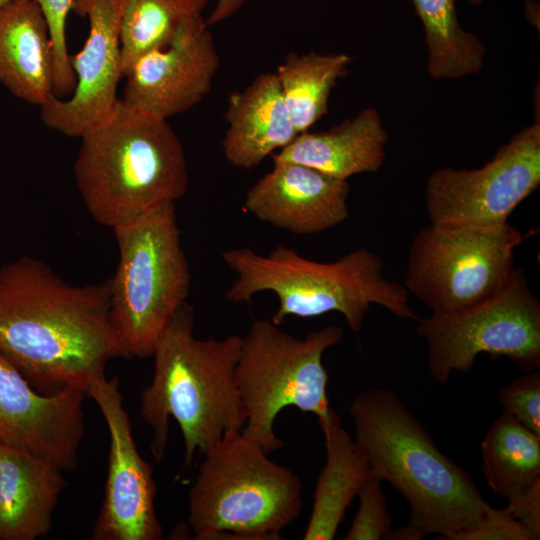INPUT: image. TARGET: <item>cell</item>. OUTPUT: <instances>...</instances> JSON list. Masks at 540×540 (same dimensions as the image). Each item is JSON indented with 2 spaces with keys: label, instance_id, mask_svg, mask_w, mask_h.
<instances>
[{
  "label": "cell",
  "instance_id": "obj_1",
  "mask_svg": "<svg viewBox=\"0 0 540 540\" xmlns=\"http://www.w3.org/2000/svg\"><path fill=\"white\" fill-rule=\"evenodd\" d=\"M0 353L42 393L85 392L107 363L128 358L109 317V282L75 285L45 262L0 266Z\"/></svg>",
  "mask_w": 540,
  "mask_h": 540
},
{
  "label": "cell",
  "instance_id": "obj_2",
  "mask_svg": "<svg viewBox=\"0 0 540 540\" xmlns=\"http://www.w3.org/2000/svg\"><path fill=\"white\" fill-rule=\"evenodd\" d=\"M349 412L354 440L370 470L410 506L407 525L392 531L391 540H420L430 534L454 540L491 508L470 474L441 452L394 391H363Z\"/></svg>",
  "mask_w": 540,
  "mask_h": 540
},
{
  "label": "cell",
  "instance_id": "obj_3",
  "mask_svg": "<svg viewBox=\"0 0 540 540\" xmlns=\"http://www.w3.org/2000/svg\"><path fill=\"white\" fill-rule=\"evenodd\" d=\"M193 329V308L186 302L153 352V378L140 395L157 462L165 454L171 417L183 436L186 466L226 433L242 430L247 420L235 380L242 337L197 339Z\"/></svg>",
  "mask_w": 540,
  "mask_h": 540
},
{
  "label": "cell",
  "instance_id": "obj_4",
  "mask_svg": "<svg viewBox=\"0 0 540 540\" xmlns=\"http://www.w3.org/2000/svg\"><path fill=\"white\" fill-rule=\"evenodd\" d=\"M80 138L75 183L100 225L114 229L186 194V157L168 121L119 100L107 119Z\"/></svg>",
  "mask_w": 540,
  "mask_h": 540
},
{
  "label": "cell",
  "instance_id": "obj_5",
  "mask_svg": "<svg viewBox=\"0 0 540 540\" xmlns=\"http://www.w3.org/2000/svg\"><path fill=\"white\" fill-rule=\"evenodd\" d=\"M222 259L236 274L226 299L242 304L260 292L274 293L278 307L271 321L276 325L289 316L312 318L339 312L357 334L372 304L400 319L419 320L408 291L385 277L382 260L365 247L325 263L307 259L286 245L266 255L247 247L233 248L224 251Z\"/></svg>",
  "mask_w": 540,
  "mask_h": 540
},
{
  "label": "cell",
  "instance_id": "obj_6",
  "mask_svg": "<svg viewBox=\"0 0 540 540\" xmlns=\"http://www.w3.org/2000/svg\"><path fill=\"white\" fill-rule=\"evenodd\" d=\"M302 483L242 433H226L207 453L189 491L194 539H279L303 507Z\"/></svg>",
  "mask_w": 540,
  "mask_h": 540
},
{
  "label": "cell",
  "instance_id": "obj_7",
  "mask_svg": "<svg viewBox=\"0 0 540 540\" xmlns=\"http://www.w3.org/2000/svg\"><path fill=\"white\" fill-rule=\"evenodd\" d=\"M112 230L119 260L108 279L110 322L128 358L149 357L190 290L175 203Z\"/></svg>",
  "mask_w": 540,
  "mask_h": 540
},
{
  "label": "cell",
  "instance_id": "obj_8",
  "mask_svg": "<svg viewBox=\"0 0 540 540\" xmlns=\"http://www.w3.org/2000/svg\"><path fill=\"white\" fill-rule=\"evenodd\" d=\"M343 330L328 325L296 338L271 320H255L242 344L235 380L247 420L242 433L268 455L284 442L274 431L278 414L289 406L313 413L320 428L338 415L327 396L324 352L338 344Z\"/></svg>",
  "mask_w": 540,
  "mask_h": 540
},
{
  "label": "cell",
  "instance_id": "obj_9",
  "mask_svg": "<svg viewBox=\"0 0 540 540\" xmlns=\"http://www.w3.org/2000/svg\"><path fill=\"white\" fill-rule=\"evenodd\" d=\"M521 232L499 226L420 229L408 250L404 287L432 312L462 310L497 295L509 282Z\"/></svg>",
  "mask_w": 540,
  "mask_h": 540
},
{
  "label": "cell",
  "instance_id": "obj_10",
  "mask_svg": "<svg viewBox=\"0 0 540 540\" xmlns=\"http://www.w3.org/2000/svg\"><path fill=\"white\" fill-rule=\"evenodd\" d=\"M418 321L430 374L440 384L453 372L470 370L481 353L508 357L525 371L540 365V303L520 267L490 299L458 311L432 312Z\"/></svg>",
  "mask_w": 540,
  "mask_h": 540
},
{
  "label": "cell",
  "instance_id": "obj_11",
  "mask_svg": "<svg viewBox=\"0 0 540 540\" xmlns=\"http://www.w3.org/2000/svg\"><path fill=\"white\" fill-rule=\"evenodd\" d=\"M540 185V124L517 132L478 169L443 167L427 179L425 205L437 226H499Z\"/></svg>",
  "mask_w": 540,
  "mask_h": 540
},
{
  "label": "cell",
  "instance_id": "obj_12",
  "mask_svg": "<svg viewBox=\"0 0 540 540\" xmlns=\"http://www.w3.org/2000/svg\"><path fill=\"white\" fill-rule=\"evenodd\" d=\"M86 394L98 405L109 430L104 499L92 528L94 540H158L162 525L155 508L152 468L140 455L117 378L92 381Z\"/></svg>",
  "mask_w": 540,
  "mask_h": 540
},
{
  "label": "cell",
  "instance_id": "obj_13",
  "mask_svg": "<svg viewBox=\"0 0 540 540\" xmlns=\"http://www.w3.org/2000/svg\"><path fill=\"white\" fill-rule=\"evenodd\" d=\"M125 0H74L72 10L89 20L83 48L70 56L76 77L67 99L52 96L40 108L50 129L71 137L107 119L117 107V86L122 73L120 20Z\"/></svg>",
  "mask_w": 540,
  "mask_h": 540
},
{
  "label": "cell",
  "instance_id": "obj_14",
  "mask_svg": "<svg viewBox=\"0 0 540 540\" xmlns=\"http://www.w3.org/2000/svg\"><path fill=\"white\" fill-rule=\"evenodd\" d=\"M85 395L73 385L42 393L0 353V443L74 470L85 433Z\"/></svg>",
  "mask_w": 540,
  "mask_h": 540
},
{
  "label": "cell",
  "instance_id": "obj_15",
  "mask_svg": "<svg viewBox=\"0 0 540 540\" xmlns=\"http://www.w3.org/2000/svg\"><path fill=\"white\" fill-rule=\"evenodd\" d=\"M219 68L212 33L202 16L187 21L163 49L141 56L126 75L125 105L168 120L199 104Z\"/></svg>",
  "mask_w": 540,
  "mask_h": 540
},
{
  "label": "cell",
  "instance_id": "obj_16",
  "mask_svg": "<svg viewBox=\"0 0 540 540\" xmlns=\"http://www.w3.org/2000/svg\"><path fill=\"white\" fill-rule=\"evenodd\" d=\"M273 163L245 197V210L257 219L308 235L327 231L348 218L347 180L293 162Z\"/></svg>",
  "mask_w": 540,
  "mask_h": 540
},
{
  "label": "cell",
  "instance_id": "obj_17",
  "mask_svg": "<svg viewBox=\"0 0 540 540\" xmlns=\"http://www.w3.org/2000/svg\"><path fill=\"white\" fill-rule=\"evenodd\" d=\"M51 460L0 443V540L46 536L65 486Z\"/></svg>",
  "mask_w": 540,
  "mask_h": 540
},
{
  "label": "cell",
  "instance_id": "obj_18",
  "mask_svg": "<svg viewBox=\"0 0 540 540\" xmlns=\"http://www.w3.org/2000/svg\"><path fill=\"white\" fill-rule=\"evenodd\" d=\"M227 129L223 154L232 165L251 169L298 135L275 73L258 75L245 89L233 92L224 114Z\"/></svg>",
  "mask_w": 540,
  "mask_h": 540
},
{
  "label": "cell",
  "instance_id": "obj_19",
  "mask_svg": "<svg viewBox=\"0 0 540 540\" xmlns=\"http://www.w3.org/2000/svg\"><path fill=\"white\" fill-rule=\"evenodd\" d=\"M0 83L17 98L40 107L54 95L52 42L34 1L12 0L0 9Z\"/></svg>",
  "mask_w": 540,
  "mask_h": 540
},
{
  "label": "cell",
  "instance_id": "obj_20",
  "mask_svg": "<svg viewBox=\"0 0 540 540\" xmlns=\"http://www.w3.org/2000/svg\"><path fill=\"white\" fill-rule=\"evenodd\" d=\"M388 133L375 108H365L329 130L303 132L273 155L318 170L331 177H349L378 171L385 160Z\"/></svg>",
  "mask_w": 540,
  "mask_h": 540
},
{
  "label": "cell",
  "instance_id": "obj_21",
  "mask_svg": "<svg viewBox=\"0 0 540 540\" xmlns=\"http://www.w3.org/2000/svg\"><path fill=\"white\" fill-rule=\"evenodd\" d=\"M321 429L326 462L317 478L304 540L333 539L347 508L371 473L365 456L342 427L339 416Z\"/></svg>",
  "mask_w": 540,
  "mask_h": 540
},
{
  "label": "cell",
  "instance_id": "obj_22",
  "mask_svg": "<svg viewBox=\"0 0 540 540\" xmlns=\"http://www.w3.org/2000/svg\"><path fill=\"white\" fill-rule=\"evenodd\" d=\"M352 57L345 53L290 52L275 72L298 134L328 112L332 89L345 77Z\"/></svg>",
  "mask_w": 540,
  "mask_h": 540
},
{
  "label": "cell",
  "instance_id": "obj_23",
  "mask_svg": "<svg viewBox=\"0 0 540 540\" xmlns=\"http://www.w3.org/2000/svg\"><path fill=\"white\" fill-rule=\"evenodd\" d=\"M481 455L488 485L506 499L540 480V436L506 412L486 432Z\"/></svg>",
  "mask_w": 540,
  "mask_h": 540
},
{
  "label": "cell",
  "instance_id": "obj_24",
  "mask_svg": "<svg viewBox=\"0 0 540 540\" xmlns=\"http://www.w3.org/2000/svg\"><path fill=\"white\" fill-rule=\"evenodd\" d=\"M411 1L423 24L429 75L437 80L458 79L479 72L486 48L460 26L455 0Z\"/></svg>",
  "mask_w": 540,
  "mask_h": 540
},
{
  "label": "cell",
  "instance_id": "obj_25",
  "mask_svg": "<svg viewBox=\"0 0 540 540\" xmlns=\"http://www.w3.org/2000/svg\"><path fill=\"white\" fill-rule=\"evenodd\" d=\"M210 0H125L120 20L123 77L143 55L165 48Z\"/></svg>",
  "mask_w": 540,
  "mask_h": 540
},
{
  "label": "cell",
  "instance_id": "obj_26",
  "mask_svg": "<svg viewBox=\"0 0 540 540\" xmlns=\"http://www.w3.org/2000/svg\"><path fill=\"white\" fill-rule=\"evenodd\" d=\"M381 483V478L371 471L357 493L359 498L358 511L343 539H390L393 531L392 517L387 508Z\"/></svg>",
  "mask_w": 540,
  "mask_h": 540
},
{
  "label": "cell",
  "instance_id": "obj_27",
  "mask_svg": "<svg viewBox=\"0 0 540 540\" xmlns=\"http://www.w3.org/2000/svg\"><path fill=\"white\" fill-rule=\"evenodd\" d=\"M42 10L49 28L54 55L53 94L59 99L70 97L75 89L73 72L66 42V20L74 0H29Z\"/></svg>",
  "mask_w": 540,
  "mask_h": 540
},
{
  "label": "cell",
  "instance_id": "obj_28",
  "mask_svg": "<svg viewBox=\"0 0 540 540\" xmlns=\"http://www.w3.org/2000/svg\"><path fill=\"white\" fill-rule=\"evenodd\" d=\"M506 412L540 436V373L533 372L505 385L498 394Z\"/></svg>",
  "mask_w": 540,
  "mask_h": 540
},
{
  "label": "cell",
  "instance_id": "obj_29",
  "mask_svg": "<svg viewBox=\"0 0 540 540\" xmlns=\"http://www.w3.org/2000/svg\"><path fill=\"white\" fill-rule=\"evenodd\" d=\"M454 540H533L530 532L506 509L491 508L472 528Z\"/></svg>",
  "mask_w": 540,
  "mask_h": 540
},
{
  "label": "cell",
  "instance_id": "obj_30",
  "mask_svg": "<svg viewBox=\"0 0 540 540\" xmlns=\"http://www.w3.org/2000/svg\"><path fill=\"white\" fill-rule=\"evenodd\" d=\"M506 509L530 532L540 538V480L507 499Z\"/></svg>",
  "mask_w": 540,
  "mask_h": 540
},
{
  "label": "cell",
  "instance_id": "obj_31",
  "mask_svg": "<svg viewBox=\"0 0 540 540\" xmlns=\"http://www.w3.org/2000/svg\"><path fill=\"white\" fill-rule=\"evenodd\" d=\"M249 0H217L212 12L205 20L211 27L236 15Z\"/></svg>",
  "mask_w": 540,
  "mask_h": 540
},
{
  "label": "cell",
  "instance_id": "obj_32",
  "mask_svg": "<svg viewBox=\"0 0 540 540\" xmlns=\"http://www.w3.org/2000/svg\"><path fill=\"white\" fill-rule=\"evenodd\" d=\"M12 0H0V9L9 4Z\"/></svg>",
  "mask_w": 540,
  "mask_h": 540
},
{
  "label": "cell",
  "instance_id": "obj_33",
  "mask_svg": "<svg viewBox=\"0 0 540 540\" xmlns=\"http://www.w3.org/2000/svg\"><path fill=\"white\" fill-rule=\"evenodd\" d=\"M469 1L474 5H479L482 2V0H469Z\"/></svg>",
  "mask_w": 540,
  "mask_h": 540
}]
</instances>
